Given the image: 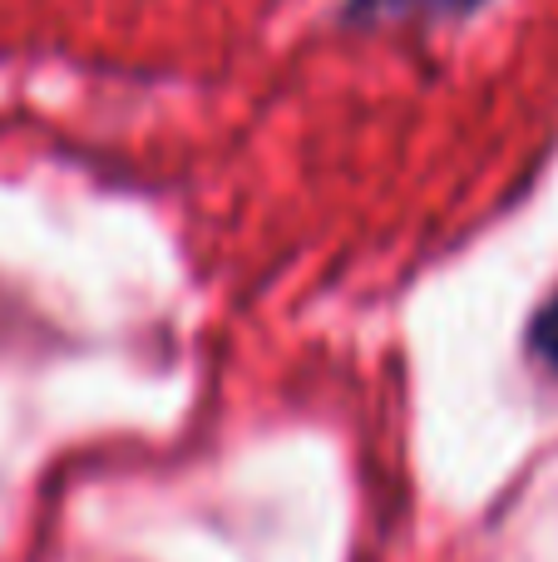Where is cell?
Here are the masks:
<instances>
[{
	"label": "cell",
	"mask_w": 558,
	"mask_h": 562,
	"mask_svg": "<svg viewBox=\"0 0 558 562\" xmlns=\"http://www.w3.org/2000/svg\"><path fill=\"white\" fill-rule=\"evenodd\" d=\"M484 0H346V20L361 25H391V20H445L470 15Z\"/></svg>",
	"instance_id": "1"
},
{
	"label": "cell",
	"mask_w": 558,
	"mask_h": 562,
	"mask_svg": "<svg viewBox=\"0 0 558 562\" xmlns=\"http://www.w3.org/2000/svg\"><path fill=\"white\" fill-rule=\"evenodd\" d=\"M529 356L539 360L549 375H558V296H549L529 321Z\"/></svg>",
	"instance_id": "2"
}]
</instances>
